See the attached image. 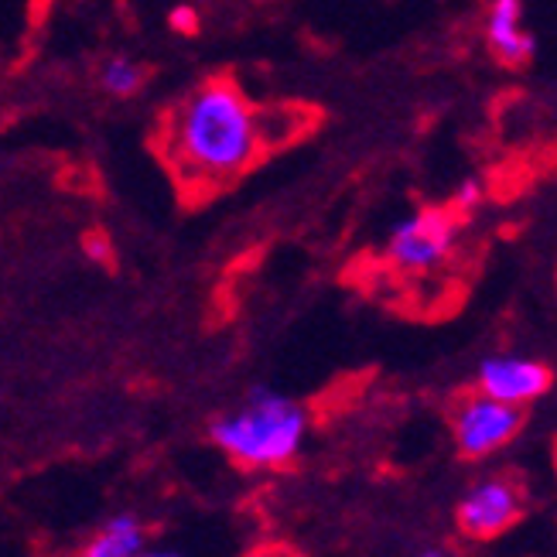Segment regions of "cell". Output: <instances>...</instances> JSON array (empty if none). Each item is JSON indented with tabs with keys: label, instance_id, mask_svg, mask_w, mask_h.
Returning <instances> with one entry per match:
<instances>
[{
	"label": "cell",
	"instance_id": "obj_1",
	"mask_svg": "<svg viewBox=\"0 0 557 557\" xmlns=\"http://www.w3.org/2000/svg\"><path fill=\"white\" fill-rule=\"evenodd\" d=\"M284 137L290 134L268 107H257L230 76H209L168 113L161 151L188 191H220Z\"/></svg>",
	"mask_w": 557,
	"mask_h": 557
},
{
	"label": "cell",
	"instance_id": "obj_2",
	"mask_svg": "<svg viewBox=\"0 0 557 557\" xmlns=\"http://www.w3.org/2000/svg\"><path fill=\"white\" fill-rule=\"evenodd\" d=\"M311 434V414L295 397L274 386H253L244 404L226 410L209 424V438L230 462L271 472L284 469L305 451Z\"/></svg>",
	"mask_w": 557,
	"mask_h": 557
},
{
	"label": "cell",
	"instance_id": "obj_3",
	"mask_svg": "<svg viewBox=\"0 0 557 557\" xmlns=\"http://www.w3.org/2000/svg\"><path fill=\"white\" fill-rule=\"evenodd\" d=\"M458 215L442 206H424L407 212L386 233V260L400 274H431L455 253Z\"/></svg>",
	"mask_w": 557,
	"mask_h": 557
},
{
	"label": "cell",
	"instance_id": "obj_4",
	"mask_svg": "<svg viewBox=\"0 0 557 557\" xmlns=\"http://www.w3.org/2000/svg\"><path fill=\"white\" fill-rule=\"evenodd\" d=\"M523 431V410L499 404L486 394H469L451 410V438L455 448L469 462H486L496 451L517 442Z\"/></svg>",
	"mask_w": 557,
	"mask_h": 557
},
{
	"label": "cell",
	"instance_id": "obj_5",
	"mask_svg": "<svg viewBox=\"0 0 557 557\" xmlns=\"http://www.w3.org/2000/svg\"><path fill=\"white\" fill-rule=\"evenodd\" d=\"M527 510V493L517 479L510 475H482L462 493L455 506V520L458 530L475 541V544H490L503 537L506 530H513Z\"/></svg>",
	"mask_w": 557,
	"mask_h": 557
},
{
	"label": "cell",
	"instance_id": "obj_6",
	"mask_svg": "<svg viewBox=\"0 0 557 557\" xmlns=\"http://www.w3.org/2000/svg\"><path fill=\"white\" fill-rule=\"evenodd\" d=\"M475 383H479L475 386L479 394H486L499 404H510L517 410H527L530 404H537L550 394L554 370L534 356L496 352L479 362Z\"/></svg>",
	"mask_w": 557,
	"mask_h": 557
},
{
	"label": "cell",
	"instance_id": "obj_7",
	"mask_svg": "<svg viewBox=\"0 0 557 557\" xmlns=\"http://www.w3.org/2000/svg\"><path fill=\"white\" fill-rule=\"evenodd\" d=\"M482 38L490 55L506 69H523L537 59V35L527 21V0H490L482 17Z\"/></svg>",
	"mask_w": 557,
	"mask_h": 557
},
{
	"label": "cell",
	"instance_id": "obj_8",
	"mask_svg": "<svg viewBox=\"0 0 557 557\" xmlns=\"http://www.w3.org/2000/svg\"><path fill=\"white\" fill-rule=\"evenodd\" d=\"M148 547V527L137 513H113L92 530L83 557H137Z\"/></svg>",
	"mask_w": 557,
	"mask_h": 557
},
{
	"label": "cell",
	"instance_id": "obj_9",
	"mask_svg": "<svg viewBox=\"0 0 557 557\" xmlns=\"http://www.w3.org/2000/svg\"><path fill=\"white\" fill-rule=\"evenodd\" d=\"M144 83H148V72L131 55H110L100 65V89L113 100H131L144 89Z\"/></svg>",
	"mask_w": 557,
	"mask_h": 557
},
{
	"label": "cell",
	"instance_id": "obj_10",
	"mask_svg": "<svg viewBox=\"0 0 557 557\" xmlns=\"http://www.w3.org/2000/svg\"><path fill=\"white\" fill-rule=\"evenodd\" d=\"M168 28H172L178 38H196L202 32V14L191 4H175L168 11Z\"/></svg>",
	"mask_w": 557,
	"mask_h": 557
},
{
	"label": "cell",
	"instance_id": "obj_11",
	"mask_svg": "<svg viewBox=\"0 0 557 557\" xmlns=\"http://www.w3.org/2000/svg\"><path fill=\"white\" fill-rule=\"evenodd\" d=\"M482 199H486V185H482V178L469 175V178L458 182L451 206H455L458 212H475V209L482 206Z\"/></svg>",
	"mask_w": 557,
	"mask_h": 557
},
{
	"label": "cell",
	"instance_id": "obj_12",
	"mask_svg": "<svg viewBox=\"0 0 557 557\" xmlns=\"http://www.w3.org/2000/svg\"><path fill=\"white\" fill-rule=\"evenodd\" d=\"M83 250H86V257H89V260H96V263H110V260H113L110 239H107V236H100V233H89V236L83 239Z\"/></svg>",
	"mask_w": 557,
	"mask_h": 557
},
{
	"label": "cell",
	"instance_id": "obj_13",
	"mask_svg": "<svg viewBox=\"0 0 557 557\" xmlns=\"http://www.w3.org/2000/svg\"><path fill=\"white\" fill-rule=\"evenodd\" d=\"M137 557H188V554H182L175 547H144Z\"/></svg>",
	"mask_w": 557,
	"mask_h": 557
},
{
	"label": "cell",
	"instance_id": "obj_14",
	"mask_svg": "<svg viewBox=\"0 0 557 557\" xmlns=\"http://www.w3.org/2000/svg\"><path fill=\"white\" fill-rule=\"evenodd\" d=\"M418 557H455V554L448 547H442V544H434V547H424Z\"/></svg>",
	"mask_w": 557,
	"mask_h": 557
},
{
	"label": "cell",
	"instance_id": "obj_15",
	"mask_svg": "<svg viewBox=\"0 0 557 557\" xmlns=\"http://www.w3.org/2000/svg\"><path fill=\"white\" fill-rule=\"evenodd\" d=\"M250 557H290V554H284V550H257Z\"/></svg>",
	"mask_w": 557,
	"mask_h": 557
}]
</instances>
